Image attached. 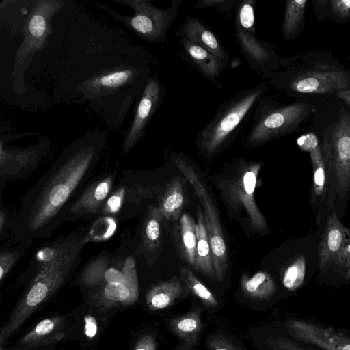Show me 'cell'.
<instances>
[{"instance_id": "obj_1", "label": "cell", "mask_w": 350, "mask_h": 350, "mask_svg": "<svg viewBox=\"0 0 350 350\" xmlns=\"http://www.w3.org/2000/svg\"><path fill=\"white\" fill-rule=\"evenodd\" d=\"M105 143L88 134L66 147L22 198L7 228L27 247L51 236L64 222L71 204L91 180Z\"/></svg>"}, {"instance_id": "obj_2", "label": "cell", "mask_w": 350, "mask_h": 350, "mask_svg": "<svg viewBox=\"0 0 350 350\" xmlns=\"http://www.w3.org/2000/svg\"><path fill=\"white\" fill-rule=\"evenodd\" d=\"M268 85L282 94L311 106L316 111L342 90H350V67L328 50L280 57V68Z\"/></svg>"}, {"instance_id": "obj_3", "label": "cell", "mask_w": 350, "mask_h": 350, "mask_svg": "<svg viewBox=\"0 0 350 350\" xmlns=\"http://www.w3.org/2000/svg\"><path fill=\"white\" fill-rule=\"evenodd\" d=\"M88 231L72 232L51 241L36 252L31 267L33 277L27 290L3 327L1 346L42 303L56 292L78 267Z\"/></svg>"}, {"instance_id": "obj_4", "label": "cell", "mask_w": 350, "mask_h": 350, "mask_svg": "<svg viewBox=\"0 0 350 350\" xmlns=\"http://www.w3.org/2000/svg\"><path fill=\"white\" fill-rule=\"evenodd\" d=\"M308 131L319 139L329 185L343 200L350 191V107L335 95L313 113Z\"/></svg>"}, {"instance_id": "obj_5", "label": "cell", "mask_w": 350, "mask_h": 350, "mask_svg": "<svg viewBox=\"0 0 350 350\" xmlns=\"http://www.w3.org/2000/svg\"><path fill=\"white\" fill-rule=\"evenodd\" d=\"M268 90L267 83H262L224 100L196 136L199 152L211 157L232 142L249 122L255 107Z\"/></svg>"}, {"instance_id": "obj_6", "label": "cell", "mask_w": 350, "mask_h": 350, "mask_svg": "<svg viewBox=\"0 0 350 350\" xmlns=\"http://www.w3.org/2000/svg\"><path fill=\"white\" fill-rule=\"evenodd\" d=\"M314 112L306 103L296 100L284 103L265 95L252 112L250 127L241 142L247 148H258L297 133L311 120Z\"/></svg>"}, {"instance_id": "obj_7", "label": "cell", "mask_w": 350, "mask_h": 350, "mask_svg": "<svg viewBox=\"0 0 350 350\" xmlns=\"http://www.w3.org/2000/svg\"><path fill=\"white\" fill-rule=\"evenodd\" d=\"M128 5L133 10L130 16H123L100 3L96 5L110 14L141 38L152 43H164L170 28L178 16L183 0H172L165 8H159L150 0H113Z\"/></svg>"}, {"instance_id": "obj_8", "label": "cell", "mask_w": 350, "mask_h": 350, "mask_svg": "<svg viewBox=\"0 0 350 350\" xmlns=\"http://www.w3.org/2000/svg\"><path fill=\"white\" fill-rule=\"evenodd\" d=\"M171 157L173 163L192 186L201 202L216 279L221 281L227 271L228 255L226 241L215 205L199 176L187 161L178 153L172 154Z\"/></svg>"}, {"instance_id": "obj_9", "label": "cell", "mask_w": 350, "mask_h": 350, "mask_svg": "<svg viewBox=\"0 0 350 350\" xmlns=\"http://www.w3.org/2000/svg\"><path fill=\"white\" fill-rule=\"evenodd\" d=\"M64 2L53 0L34 1L24 23L22 44L16 53L14 67L16 70L29 56L44 47L51 31V19L62 7Z\"/></svg>"}, {"instance_id": "obj_10", "label": "cell", "mask_w": 350, "mask_h": 350, "mask_svg": "<svg viewBox=\"0 0 350 350\" xmlns=\"http://www.w3.org/2000/svg\"><path fill=\"white\" fill-rule=\"evenodd\" d=\"M261 164L241 161L237 175L227 181L226 196L232 206L243 208L246 212L251 226L256 230L267 228L266 219L257 206L254 191Z\"/></svg>"}, {"instance_id": "obj_11", "label": "cell", "mask_w": 350, "mask_h": 350, "mask_svg": "<svg viewBox=\"0 0 350 350\" xmlns=\"http://www.w3.org/2000/svg\"><path fill=\"white\" fill-rule=\"evenodd\" d=\"M165 96V89L157 75L150 76L142 92L132 124L125 136L122 145L124 154L142 139L148 122L163 103Z\"/></svg>"}, {"instance_id": "obj_12", "label": "cell", "mask_w": 350, "mask_h": 350, "mask_svg": "<svg viewBox=\"0 0 350 350\" xmlns=\"http://www.w3.org/2000/svg\"><path fill=\"white\" fill-rule=\"evenodd\" d=\"M286 327L293 339L323 350H350V332L305 320L292 319Z\"/></svg>"}, {"instance_id": "obj_13", "label": "cell", "mask_w": 350, "mask_h": 350, "mask_svg": "<svg viewBox=\"0 0 350 350\" xmlns=\"http://www.w3.org/2000/svg\"><path fill=\"white\" fill-rule=\"evenodd\" d=\"M234 36L250 70L267 79L280 68V57L275 45L234 26Z\"/></svg>"}, {"instance_id": "obj_14", "label": "cell", "mask_w": 350, "mask_h": 350, "mask_svg": "<svg viewBox=\"0 0 350 350\" xmlns=\"http://www.w3.org/2000/svg\"><path fill=\"white\" fill-rule=\"evenodd\" d=\"M113 174H103L91 180L69 208L66 221L88 219L101 213L102 208L111 193Z\"/></svg>"}, {"instance_id": "obj_15", "label": "cell", "mask_w": 350, "mask_h": 350, "mask_svg": "<svg viewBox=\"0 0 350 350\" xmlns=\"http://www.w3.org/2000/svg\"><path fill=\"white\" fill-rule=\"evenodd\" d=\"M349 230L337 217L334 209L327 215L325 228L319 245V275L332 270L339 273L341 252L349 237Z\"/></svg>"}, {"instance_id": "obj_16", "label": "cell", "mask_w": 350, "mask_h": 350, "mask_svg": "<svg viewBox=\"0 0 350 350\" xmlns=\"http://www.w3.org/2000/svg\"><path fill=\"white\" fill-rule=\"evenodd\" d=\"M44 156V145L30 148L8 150L1 146L0 178L1 189L9 180L28 176L39 165Z\"/></svg>"}, {"instance_id": "obj_17", "label": "cell", "mask_w": 350, "mask_h": 350, "mask_svg": "<svg viewBox=\"0 0 350 350\" xmlns=\"http://www.w3.org/2000/svg\"><path fill=\"white\" fill-rule=\"evenodd\" d=\"M297 144L304 151L309 153L312 167V184L310 201L312 205L321 202L329 187L328 172L323 152L316 135L310 131L301 135Z\"/></svg>"}, {"instance_id": "obj_18", "label": "cell", "mask_w": 350, "mask_h": 350, "mask_svg": "<svg viewBox=\"0 0 350 350\" xmlns=\"http://www.w3.org/2000/svg\"><path fill=\"white\" fill-rule=\"evenodd\" d=\"M177 34L206 49L214 55L229 64L230 53L219 38L201 21L189 15L185 16Z\"/></svg>"}, {"instance_id": "obj_19", "label": "cell", "mask_w": 350, "mask_h": 350, "mask_svg": "<svg viewBox=\"0 0 350 350\" xmlns=\"http://www.w3.org/2000/svg\"><path fill=\"white\" fill-rule=\"evenodd\" d=\"M180 44L183 58L196 68L204 77L220 88L217 78L228 68V63L187 39L180 38Z\"/></svg>"}, {"instance_id": "obj_20", "label": "cell", "mask_w": 350, "mask_h": 350, "mask_svg": "<svg viewBox=\"0 0 350 350\" xmlns=\"http://www.w3.org/2000/svg\"><path fill=\"white\" fill-rule=\"evenodd\" d=\"M188 291L183 280L174 276L153 286L146 295V304L152 310H162L172 306Z\"/></svg>"}, {"instance_id": "obj_21", "label": "cell", "mask_w": 350, "mask_h": 350, "mask_svg": "<svg viewBox=\"0 0 350 350\" xmlns=\"http://www.w3.org/2000/svg\"><path fill=\"white\" fill-rule=\"evenodd\" d=\"M308 0L285 1L281 27L283 40L290 42L299 37L306 25V12Z\"/></svg>"}, {"instance_id": "obj_22", "label": "cell", "mask_w": 350, "mask_h": 350, "mask_svg": "<svg viewBox=\"0 0 350 350\" xmlns=\"http://www.w3.org/2000/svg\"><path fill=\"white\" fill-rule=\"evenodd\" d=\"M196 222L197 243L193 268L211 279H216L210 241L204 224L203 211L200 208L198 209Z\"/></svg>"}, {"instance_id": "obj_23", "label": "cell", "mask_w": 350, "mask_h": 350, "mask_svg": "<svg viewBox=\"0 0 350 350\" xmlns=\"http://www.w3.org/2000/svg\"><path fill=\"white\" fill-rule=\"evenodd\" d=\"M170 327L185 347L189 349L194 347L202 327L200 309L196 308L174 318L170 323Z\"/></svg>"}, {"instance_id": "obj_24", "label": "cell", "mask_w": 350, "mask_h": 350, "mask_svg": "<svg viewBox=\"0 0 350 350\" xmlns=\"http://www.w3.org/2000/svg\"><path fill=\"white\" fill-rule=\"evenodd\" d=\"M163 216L157 206L147 209L142 227V245L146 252H153L161 245Z\"/></svg>"}, {"instance_id": "obj_25", "label": "cell", "mask_w": 350, "mask_h": 350, "mask_svg": "<svg viewBox=\"0 0 350 350\" xmlns=\"http://www.w3.org/2000/svg\"><path fill=\"white\" fill-rule=\"evenodd\" d=\"M312 3L319 23L342 25L350 21V0H312Z\"/></svg>"}, {"instance_id": "obj_26", "label": "cell", "mask_w": 350, "mask_h": 350, "mask_svg": "<svg viewBox=\"0 0 350 350\" xmlns=\"http://www.w3.org/2000/svg\"><path fill=\"white\" fill-rule=\"evenodd\" d=\"M185 203L183 185L180 178L170 183L157 206L163 217L176 221L180 219Z\"/></svg>"}, {"instance_id": "obj_27", "label": "cell", "mask_w": 350, "mask_h": 350, "mask_svg": "<svg viewBox=\"0 0 350 350\" xmlns=\"http://www.w3.org/2000/svg\"><path fill=\"white\" fill-rule=\"evenodd\" d=\"M241 286L247 297L258 301L270 299L276 291L273 278L264 271H258L251 277L243 276Z\"/></svg>"}, {"instance_id": "obj_28", "label": "cell", "mask_w": 350, "mask_h": 350, "mask_svg": "<svg viewBox=\"0 0 350 350\" xmlns=\"http://www.w3.org/2000/svg\"><path fill=\"white\" fill-rule=\"evenodd\" d=\"M180 250L183 258L193 267L196 251V222L190 215L183 213L179 219Z\"/></svg>"}, {"instance_id": "obj_29", "label": "cell", "mask_w": 350, "mask_h": 350, "mask_svg": "<svg viewBox=\"0 0 350 350\" xmlns=\"http://www.w3.org/2000/svg\"><path fill=\"white\" fill-rule=\"evenodd\" d=\"M180 278L183 283L195 296L207 308H215L218 302L211 291L189 269L181 267Z\"/></svg>"}, {"instance_id": "obj_30", "label": "cell", "mask_w": 350, "mask_h": 350, "mask_svg": "<svg viewBox=\"0 0 350 350\" xmlns=\"http://www.w3.org/2000/svg\"><path fill=\"white\" fill-rule=\"evenodd\" d=\"M255 0H240L234 10V26L256 34Z\"/></svg>"}, {"instance_id": "obj_31", "label": "cell", "mask_w": 350, "mask_h": 350, "mask_svg": "<svg viewBox=\"0 0 350 350\" xmlns=\"http://www.w3.org/2000/svg\"><path fill=\"white\" fill-rule=\"evenodd\" d=\"M103 297L113 302H122L125 304H133L132 293L126 284L114 282L98 286ZM97 287V286H96Z\"/></svg>"}, {"instance_id": "obj_32", "label": "cell", "mask_w": 350, "mask_h": 350, "mask_svg": "<svg viewBox=\"0 0 350 350\" xmlns=\"http://www.w3.org/2000/svg\"><path fill=\"white\" fill-rule=\"evenodd\" d=\"M304 273V259L298 258L285 270L282 277L283 285L289 291H294L303 282Z\"/></svg>"}, {"instance_id": "obj_33", "label": "cell", "mask_w": 350, "mask_h": 350, "mask_svg": "<svg viewBox=\"0 0 350 350\" xmlns=\"http://www.w3.org/2000/svg\"><path fill=\"white\" fill-rule=\"evenodd\" d=\"M28 247L23 243L15 247L1 249L0 252V280L2 281L12 267Z\"/></svg>"}, {"instance_id": "obj_34", "label": "cell", "mask_w": 350, "mask_h": 350, "mask_svg": "<svg viewBox=\"0 0 350 350\" xmlns=\"http://www.w3.org/2000/svg\"><path fill=\"white\" fill-rule=\"evenodd\" d=\"M240 0H200L193 5L195 8H213L227 18H232Z\"/></svg>"}, {"instance_id": "obj_35", "label": "cell", "mask_w": 350, "mask_h": 350, "mask_svg": "<svg viewBox=\"0 0 350 350\" xmlns=\"http://www.w3.org/2000/svg\"><path fill=\"white\" fill-rule=\"evenodd\" d=\"M266 342L268 349L266 350H314L306 345H301L296 340L289 339L281 336L267 338ZM302 343V342H301Z\"/></svg>"}, {"instance_id": "obj_36", "label": "cell", "mask_w": 350, "mask_h": 350, "mask_svg": "<svg viewBox=\"0 0 350 350\" xmlns=\"http://www.w3.org/2000/svg\"><path fill=\"white\" fill-rule=\"evenodd\" d=\"M126 189L124 186L119 187L116 191L111 192L107 199L100 214H113L118 211L126 196Z\"/></svg>"}, {"instance_id": "obj_37", "label": "cell", "mask_w": 350, "mask_h": 350, "mask_svg": "<svg viewBox=\"0 0 350 350\" xmlns=\"http://www.w3.org/2000/svg\"><path fill=\"white\" fill-rule=\"evenodd\" d=\"M56 326L55 319H46L39 322L23 338V342L33 341L51 333Z\"/></svg>"}, {"instance_id": "obj_38", "label": "cell", "mask_w": 350, "mask_h": 350, "mask_svg": "<svg viewBox=\"0 0 350 350\" xmlns=\"http://www.w3.org/2000/svg\"><path fill=\"white\" fill-rule=\"evenodd\" d=\"M208 345L210 350H241L230 340L220 334L211 336Z\"/></svg>"}, {"instance_id": "obj_39", "label": "cell", "mask_w": 350, "mask_h": 350, "mask_svg": "<svg viewBox=\"0 0 350 350\" xmlns=\"http://www.w3.org/2000/svg\"><path fill=\"white\" fill-rule=\"evenodd\" d=\"M350 269V237L343 247L340 257V270L341 275Z\"/></svg>"}, {"instance_id": "obj_40", "label": "cell", "mask_w": 350, "mask_h": 350, "mask_svg": "<svg viewBox=\"0 0 350 350\" xmlns=\"http://www.w3.org/2000/svg\"><path fill=\"white\" fill-rule=\"evenodd\" d=\"M134 350H157L154 336L150 334L143 336L137 342Z\"/></svg>"}, {"instance_id": "obj_41", "label": "cell", "mask_w": 350, "mask_h": 350, "mask_svg": "<svg viewBox=\"0 0 350 350\" xmlns=\"http://www.w3.org/2000/svg\"><path fill=\"white\" fill-rule=\"evenodd\" d=\"M85 334L88 338H93L97 333V323L92 315H86L84 318Z\"/></svg>"}, {"instance_id": "obj_42", "label": "cell", "mask_w": 350, "mask_h": 350, "mask_svg": "<svg viewBox=\"0 0 350 350\" xmlns=\"http://www.w3.org/2000/svg\"><path fill=\"white\" fill-rule=\"evenodd\" d=\"M8 223V216L6 211H4L3 210H1L0 211V232L1 234L4 232V230L5 231V228H7Z\"/></svg>"}, {"instance_id": "obj_43", "label": "cell", "mask_w": 350, "mask_h": 350, "mask_svg": "<svg viewBox=\"0 0 350 350\" xmlns=\"http://www.w3.org/2000/svg\"><path fill=\"white\" fill-rule=\"evenodd\" d=\"M336 96L342 100L350 107V90L340 91Z\"/></svg>"}, {"instance_id": "obj_44", "label": "cell", "mask_w": 350, "mask_h": 350, "mask_svg": "<svg viewBox=\"0 0 350 350\" xmlns=\"http://www.w3.org/2000/svg\"><path fill=\"white\" fill-rule=\"evenodd\" d=\"M345 280H350V269L341 275Z\"/></svg>"}, {"instance_id": "obj_45", "label": "cell", "mask_w": 350, "mask_h": 350, "mask_svg": "<svg viewBox=\"0 0 350 350\" xmlns=\"http://www.w3.org/2000/svg\"><path fill=\"white\" fill-rule=\"evenodd\" d=\"M347 59H348L349 62H350V53H349V54L347 56Z\"/></svg>"}]
</instances>
